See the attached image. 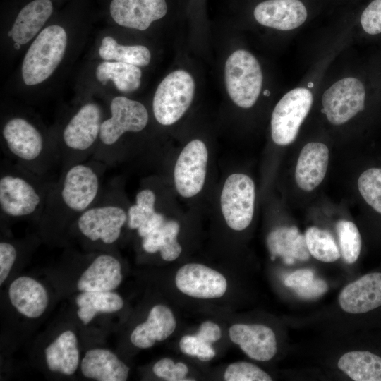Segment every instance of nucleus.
Here are the masks:
<instances>
[{"instance_id": "obj_22", "label": "nucleus", "mask_w": 381, "mask_h": 381, "mask_svg": "<svg viewBox=\"0 0 381 381\" xmlns=\"http://www.w3.org/2000/svg\"><path fill=\"white\" fill-rule=\"evenodd\" d=\"M329 160V150L320 143H309L299 155L295 171L298 186L306 191L318 187L325 178Z\"/></svg>"}, {"instance_id": "obj_14", "label": "nucleus", "mask_w": 381, "mask_h": 381, "mask_svg": "<svg viewBox=\"0 0 381 381\" xmlns=\"http://www.w3.org/2000/svg\"><path fill=\"white\" fill-rule=\"evenodd\" d=\"M175 282L180 291L197 298H220L227 289L226 279L221 273L198 263L182 266L176 272Z\"/></svg>"}, {"instance_id": "obj_43", "label": "nucleus", "mask_w": 381, "mask_h": 381, "mask_svg": "<svg viewBox=\"0 0 381 381\" xmlns=\"http://www.w3.org/2000/svg\"><path fill=\"white\" fill-rule=\"evenodd\" d=\"M195 335L204 342L212 344L221 338L222 331L216 323L211 321H205L201 324Z\"/></svg>"}, {"instance_id": "obj_30", "label": "nucleus", "mask_w": 381, "mask_h": 381, "mask_svg": "<svg viewBox=\"0 0 381 381\" xmlns=\"http://www.w3.org/2000/svg\"><path fill=\"white\" fill-rule=\"evenodd\" d=\"M338 368L355 381H381V357L367 351L342 355Z\"/></svg>"}, {"instance_id": "obj_17", "label": "nucleus", "mask_w": 381, "mask_h": 381, "mask_svg": "<svg viewBox=\"0 0 381 381\" xmlns=\"http://www.w3.org/2000/svg\"><path fill=\"white\" fill-rule=\"evenodd\" d=\"M341 309L361 314L381 306V273L372 272L347 284L339 296Z\"/></svg>"}, {"instance_id": "obj_35", "label": "nucleus", "mask_w": 381, "mask_h": 381, "mask_svg": "<svg viewBox=\"0 0 381 381\" xmlns=\"http://www.w3.org/2000/svg\"><path fill=\"white\" fill-rule=\"evenodd\" d=\"M358 186L365 202L381 214V169L371 168L358 178Z\"/></svg>"}, {"instance_id": "obj_25", "label": "nucleus", "mask_w": 381, "mask_h": 381, "mask_svg": "<svg viewBox=\"0 0 381 381\" xmlns=\"http://www.w3.org/2000/svg\"><path fill=\"white\" fill-rule=\"evenodd\" d=\"M48 369L64 375H73L79 365L78 339L71 330L61 332L44 351Z\"/></svg>"}, {"instance_id": "obj_15", "label": "nucleus", "mask_w": 381, "mask_h": 381, "mask_svg": "<svg viewBox=\"0 0 381 381\" xmlns=\"http://www.w3.org/2000/svg\"><path fill=\"white\" fill-rule=\"evenodd\" d=\"M167 12L165 0H112L110 14L119 25L145 30Z\"/></svg>"}, {"instance_id": "obj_34", "label": "nucleus", "mask_w": 381, "mask_h": 381, "mask_svg": "<svg viewBox=\"0 0 381 381\" xmlns=\"http://www.w3.org/2000/svg\"><path fill=\"white\" fill-rule=\"evenodd\" d=\"M336 230L344 261L349 264L355 262L361 250V237L357 226L352 222L339 220Z\"/></svg>"}, {"instance_id": "obj_7", "label": "nucleus", "mask_w": 381, "mask_h": 381, "mask_svg": "<svg viewBox=\"0 0 381 381\" xmlns=\"http://www.w3.org/2000/svg\"><path fill=\"white\" fill-rule=\"evenodd\" d=\"M110 114L101 124L98 145L92 158L101 162L125 133L142 131L149 121L142 103L123 96L112 99Z\"/></svg>"}, {"instance_id": "obj_40", "label": "nucleus", "mask_w": 381, "mask_h": 381, "mask_svg": "<svg viewBox=\"0 0 381 381\" xmlns=\"http://www.w3.org/2000/svg\"><path fill=\"white\" fill-rule=\"evenodd\" d=\"M18 251L14 243L8 241L0 242V284L6 281L16 260Z\"/></svg>"}, {"instance_id": "obj_31", "label": "nucleus", "mask_w": 381, "mask_h": 381, "mask_svg": "<svg viewBox=\"0 0 381 381\" xmlns=\"http://www.w3.org/2000/svg\"><path fill=\"white\" fill-rule=\"evenodd\" d=\"M96 78L103 85L111 80L122 92H131L140 85L142 72L138 66L123 62L104 61L96 68Z\"/></svg>"}, {"instance_id": "obj_9", "label": "nucleus", "mask_w": 381, "mask_h": 381, "mask_svg": "<svg viewBox=\"0 0 381 381\" xmlns=\"http://www.w3.org/2000/svg\"><path fill=\"white\" fill-rule=\"evenodd\" d=\"M195 83L187 71L176 70L167 75L158 85L152 102L155 119L164 126L176 123L190 106Z\"/></svg>"}, {"instance_id": "obj_20", "label": "nucleus", "mask_w": 381, "mask_h": 381, "mask_svg": "<svg viewBox=\"0 0 381 381\" xmlns=\"http://www.w3.org/2000/svg\"><path fill=\"white\" fill-rule=\"evenodd\" d=\"M8 297L14 308L30 319L40 317L49 304V295L45 287L28 276L19 277L11 282Z\"/></svg>"}, {"instance_id": "obj_41", "label": "nucleus", "mask_w": 381, "mask_h": 381, "mask_svg": "<svg viewBox=\"0 0 381 381\" xmlns=\"http://www.w3.org/2000/svg\"><path fill=\"white\" fill-rule=\"evenodd\" d=\"M314 279V272L309 269L298 270L284 279V284L290 288L296 289L306 286Z\"/></svg>"}, {"instance_id": "obj_6", "label": "nucleus", "mask_w": 381, "mask_h": 381, "mask_svg": "<svg viewBox=\"0 0 381 381\" xmlns=\"http://www.w3.org/2000/svg\"><path fill=\"white\" fill-rule=\"evenodd\" d=\"M67 45V34L60 25L43 29L27 51L22 65L25 85H35L47 80L61 63Z\"/></svg>"}, {"instance_id": "obj_39", "label": "nucleus", "mask_w": 381, "mask_h": 381, "mask_svg": "<svg viewBox=\"0 0 381 381\" xmlns=\"http://www.w3.org/2000/svg\"><path fill=\"white\" fill-rule=\"evenodd\" d=\"M361 23L369 35L381 33V0H373L369 4L361 14Z\"/></svg>"}, {"instance_id": "obj_11", "label": "nucleus", "mask_w": 381, "mask_h": 381, "mask_svg": "<svg viewBox=\"0 0 381 381\" xmlns=\"http://www.w3.org/2000/svg\"><path fill=\"white\" fill-rule=\"evenodd\" d=\"M255 184L243 174L230 175L224 184L220 205L227 225L233 230L242 231L250 224L254 212Z\"/></svg>"}, {"instance_id": "obj_44", "label": "nucleus", "mask_w": 381, "mask_h": 381, "mask_svg": "<svg viewBox=\"0 0 381 381\" xmlns=\"http://www.w3.org/2000/svg\"><path fill=\"white\" fill-rule=\"evenodd\" d=\"M20 44L15 42V44H14V47H15L16 49H18L20 48Z\"/></svg>"}, {"instance_id": "obj_2", "label": "nucleus", "mask_w": 381, "mask_h": 381, "mask_svg": "<svg viewBox=\"0 0 381 381\" xmlns=\"http://www.w3.org/2000/svg\"><path fill=\"white\" fill-rule=\"evenodd\" d=\"M53 181L51 176L31 171L4 157L0 168L1 218L39 220Z\"/></svg>"}, {"instance_id": "obj_18", "label": "nucleus", "mask_w": 381, "mask_h": 381, "mask_svg": "<svg viewBox=\"0 0 381 381\" xmlns=\"http://www.w3.org/2000/svg\"><path fill=\"white\" fill-rule=\"evenodd\" d=\"M253 15L264 26L286 31L301 25L308 13L300 0H266L258 4Z\"/></svg>"}, {"instance_id": "obj_21", "label": "nucleus", "mask_w": 381, "mask_h": 381, "mask_svg": "<svg viewBox=\"0 0 381 381\" xmlns=\"http://www.w3.org/2000/svg\"><path fill=\"white\" fill-rule=\"evenodd\" d=\"M176 319L171 310L164 305L153 306L147 320L133 330L130 340L139 349H148L156 341L167 339L175 330Z\"/></svg>"}, {"instance_id": "obj_8", "label": "nucleus", "mask_w": 381, "mask_h": 381, "mask_svg": "<svg viewBox=\"0 0 381 381\" xmlns=\"http://www.w3.org/2000/svg\"><path fill=\"white\" fill-rule=\"evenodd\" d=\"M226 90L232 101L242 108L256 102L262 88V73L255 57L243 49L231 54L224 68Z\"/></svg>"}, {"instance_id": "obj_12", "label": "nucleus", "mask_w": 381, "mask_h": 381, "mask_svg": "<svg viewBox=\"0 0 381 381\" xmlns=\"http://www.w3.org/2000/svg\"><path fill=\"white\" fill-rule=\"evenodd\" d=\"M365 90L357 78H342L330 86L322 95V112L333 125L346 123L365 107Z\"/></svg>"}, {"instance_id": "obj_32", "label": "nucleus", "mask_w": 381, "mask_h": 381, "mask_svg": "<svg viewBox=\"0 0 381 381\" xmlns=\"http://www.w3.org/2000/svg\"><path fill=\"white\" fill-rule=\"evenodd\" d=\"M99 55L107 61L114 60L137 66H146L151 59L150 52L146 47L121 45L110 36L102 39L99 48Z\"/></svg>"}, {"instance_id": "obj_37", "label": "nucleus", "mask_w": 381, "mask_h": 381, "mask_svg": "<svg viewBox=\"0 0 381 381\" xmlns=\"http://www.w3.org/2000/svg\"><path fill=\"white\" fill-rule=\"evenodd\" d=\"M179 347L185 354L196 356L204 362L212 360L216 354L212 344L204 342L196 335L183 336L179 341Z\"/></svg>"}, {"instance_id": "obj_28", "label": "nucleus", "mask_w": 381, "mask_h": 381, "mask_svg": "<svg viewBox=\"0 0 381 381\" xmlns=\"http://www.w3.org/2000/svg\"><path fill=\"white\" fill-rule=\"evenodd\" d=\"M179 224L174 220H165L158 228L142 238V248L147 253L159 252L165 261L179 258L182 248L177 241Z\"/></svg>"}, {"instance_id": "obj_16", "label": "nucleus", "mask_w": 381, "mask_h": 381, "mask_svg": "<svg viewBox=\"0 0 381 381\" xmlns=\"http://www.w3.org/2000/svg\"><path fill=\"white\" fill-rule=\"evenodd\" d=\"M230 339L250 358L267 361L277 353V340L273 330L263 325L236 324L229 330Z\"/></svg>"}, {"instance_id": "obj_38", "label": "nucleus", "mask_w": 381, "mask_h": 381, "mask_svg": "<svg viewBox=\"0 0 381 381\" xmlns=\"http://www.w3.org/2000/svg\"><path fill=\"white\" fill-rule=\"evenodd\" d=\"M152 370L156 376L168 381L194 380L186 379L188 373V368L186 364L182 362L174 363L169 358H164L156 362Z\"/></svg>"}, {"instance_id": "obj_4", "label": "nucleus", "mask_w": 381, "mask_h": 381, "mask_svg": "<svg viewBox=\"0 0 381 381\" xmlns=\"http://www.w3.org/2000/svg\"><path fill=\"white\" fill-rule=\"evenodd\" d=\"M117 184L111 183L102 190L94 202L74 222L73 230L84 241L92 244L111 246L121 238L122 229L128 225V210L123 204Z\"/></svg>"}, {"instance_id": "obj_13", "label": "nucleus", "mask_w": 381, "mask_h": 381, "mask_svg": "<svg viewBox=\"0 0 381 381\" xmlns=\"http://www.w3.org/2000/svg\"><path fill=\"white\" fill-rule=\"evenodd\" d=\"M208 152L200 140L189 142L181 152L174 171V179L178 193L184 198L199 193L205 181Z\"/></svg>"}, {"instance_id": "obj_42", "label": "nucleus", "mask_w": 381, "mask_h": 381, "mask_svg": "<svg viewBox=\"0 0 381 381\" xmlns=\"http://www.w3.org/2000/svg\"><path fill=\"white\" fill-rule=\"evenodd\" d=\"M328 289L327 283L321 279H314L306 286L295 289L301 298L312 299L324 294Z\"/></svg>"}, {"instance_id": "obj_29", "label": "nucleus", "mask_w": 381, "mask_h": 381, "mask_svg": "<svg viewBox=\"0 0 381 381\" xmlns=\"http://www.w3.org/2000/svg\"><path fill=\"white\" fill-rule=\"evenodd\" d=\"M77 315L84 324H89L98 313H112L120 310L123 300L117 293L109 291H81L76 298Z\"/></svg>"}, {"instance_id": "obj_36", "label": "nucleus", "mask_w": 381, "mask_h": 381, "mask_svg": "<svg viewBox=\"0 0 381 381\" xmlns=\"http://www.w3.org/2000/svg\"><path fill=\"white\" fill-rule=\"evenodd\" d=\"M226 381H271L272 377L257 365L244 361L230 364L225 370Z\"/></svg>"}, {"instance_id": "obj_27", "label": "nucleus", "mask_w": 381, "mask_h": 381, "mask_svg": "<svg viewBox=\"0 0 381 381\" xmlns=\"http://www.w3.org/2000/svg\"><path fill=\"white\" fill-rule=\"evenodd\" d=\"M50 0H34L24 6L11 30L13 40L20 45L28 43L41 30L52 13Z\"/></svg>"}, {"instance_id": "obj_5", "label": "nucleus", "mask_w": 381, "mask_h": 381, "mask_svg": "<svg viewBox=\"0 0 381 381\" xmlns=\"http://www.w3.org/2000/svg\"><path fill=\"white\" fill-rule=\"evenodd\" d=\"M102 112L95 103H86L71 117L56 145L61 169L92 158L99 143Z\"/></svg>"}, {"instance_id": "obj_3", "label": "nucleus", "mask_w": 381, "mask_h": 381, "mask_svg": "<svg viewBox=\"0 0 381 381\" xmlns=\"http://www.w3.org/2000/svg\"><path fill=\"white\" fill-rule=\"evenodd\" d=\"M5 157L42 176L59 164L54 141L47 140L40 129L22 116L8 119L1 130Z\"/></svg>"}, {"instance_id": "obj_10", "label": "nucleus", "mask_w": 381, "mask_h": 381, "mask_svg": "<svg viewBox=\"0 0 381 381\" xmlns=\"http://www.w3.org/2000/svg\"><path fill=\"white\" fill-rule=\"evenodd\" d=\"M312 104L311 92L303 87L293 89L282 97L271 119V135L276 144L287 145L294 141Z\"/></svg>"}, {"instance_id": "obj_23", "label": "nucleus", "mask_w": 381, "mask_h": 381, "mask_svg": "<svg viewBox=\"0 0 381 381\" xmlns=\"http://www.w3.org/2000/svg\"><path fill=\"white\" fill-rule=\"evenodd\" d=\"M84 377L97 381H126L130 368L112 351L95 348L87 351L80 363Z\"/></svg>"}, {"instance_id": "obj_33", "label": "nucleus", "mask_w": 381, "mask_h": 381, "mask_svg": "<svg viewBox=\"0 0 381 381\" xmlns=\"http://www.w3.org/2000/svg\"><path fill=\"white\" fill-rule=\"evenodd\" d=\"M304 236L309 253L315 259L332 262L339 258V248L328 231L310 226L306 229Z\"/></svg>"}, {"instance_id": "obj_26", "label": "nucleus", "mask_w": 381, "mask_h": 381, "mask_svg": "<svg viewBox=\"0 0 381 381\" xmlns=\"http://www.w3.org/2000/svg\"><path fill=\"white\" fill-rule=\"evenodd\" d=\"M157 197L154 190L143 188L138 191L135 202L128 210V226L136 230L138 236L145 237L159 227L164 221V216L156 210Z\"/></svg>"}, {"instance_id": "obj_24", "label": "nucleus", "mask_w": 381, "mask_h": 381, "mask_svg": "<svg viewBox=\"0 0 381 381\" xmlns=\"http://www.w3.org/2000/svg\"><path fill=\"white\" fill-rule=\"evenodd\" d=\"M267 244L272 260L279 256L286 265H292L296 260L306 261L310 257L305 236L295 226L273 229L267 238Z\"/></svg>"}, {"instance_id": "obj_19", "label": "nucleus", "mask_w": 381, "mask_h": 381, "mask_svg": "<svg viewBox=\"0 0 381 381\" xmlns=\"http://www.w3.org/2000/svg\"><path fill=\"white\" fill-rule=\"evenodd\" d=\"M123 279L119 260L110 253L97 255L80 276L77 288L80 291H114Z\"/></svg>"}, {"instance_id": "obj_1", "label": "nucleus", "mask_w": 381, "mask_h": 381, "mask_svg": "<svg viewBox=\"0 0 381 381\" xmlns=\"http://www.w3.org/2000/svg\"><path fill=\"white\" fill-rule=\"evenodd\" d=\"M108 167L94 159L61 169L54 180L38 220L44 232L59 235L97 200Z\"/></svg>"}]
</instances>
